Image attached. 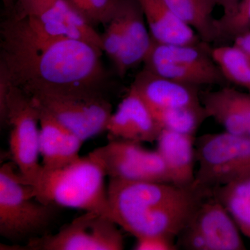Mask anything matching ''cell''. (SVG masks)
<instances>
[{"label":"cell","mask_w":250,"mask_h":250,"mask_svg":"<svg viewBox=\"0 0 250 250\" xmlns=\"http://www.w3.org/2000/svg\"><path fill=\"white\" fill-rule=\"evenodd\" d=\"M1 62L13 85L29 95L41 92L103 95V51L49 34L34 16L9 17L1 24Z\"/></svg>","instance_id":"cell-1"},{"label":"cell","mask_w":250,"mask_h":250,"mask_svg":"<svg viewBox=\"0 0 250 250\" xmlns=\"http://www.w3.org/2000/svg\"><path fill=\"white\" fill-rule=\"evenodd\" d=\"M112 219L136 238L162 235L174 240L187 227L200 203L212 192L194 183H171L109 178Z\"/></svg>","instance_id":"cell-2"},{"label":"cell","mask_w":250,"mask_h":250,"mask_svg":"<svg viewBox=\"0 0 250 250\" xmlns=\"http://www.w3.org/2000/svg\"><path fill=\"white\" fill-rule=\"evenodd\" d=\"M106 172L89 153L58 168L41 170L33 184L35 198L41 203L95 212L112 219Z\"/></svg>","instance_id":"cell-3"},{"label":"cell","mask_w":250,"mask_h":250,"mask_svg":"<svg viewBox=\"0 0 250 250\" xmlns=\"http://www.w3.org/2000/svg\"><path fill=\"white\" fill-rule=\"evenodd\" d=\"M7 163L0 168V234L12 242L39 236L53 220L55 206L35 198L32 186Z\"/></svg>","instance_id":"cell-4"},{"label":"cell","mask_w":250,"mask_h":250,"mask_svg":"<svg viewBox=\"0 0 250 250\" xmlns=\"http://www.w3.org/2000/svg\"><path fill=\"white\" fill-rule=\"evenodd\" d=\"M210 45L203 41L195 44L171 45L156 42L151 38L143 68L197 87L226 84L228 81L213 58V47Z\"/></svg>","instance_id":"cell-5"},{"label":"cell","mask_w":250,"mask_h":250,"mask_svg":"<svg viewBox=\"0 0 250 250\" xmlns=\"http://www.w3.org/2000/svg\"><path fill=\"white\" fill-rule=\"evenodd\" d=\"M195 184L214 188L250 178V137L224 131L196 139Z\"/></svg>","instance_id":"cell-6"},{"label":"cell","mask_w":250,"mask_h":250,"mask_svg":"<svg viewBox=\"0 0 250 250\" xmlns=\"http://www.w3.org/2000/svg\"><path fill=\"white\" fill-rule=\"evenodd\" d=\"M6 124L11 126L9 147L13 161L24 180L32 186L42 167L39 163V108L29 95L13 83L6 104Z\"/></svg>","instance_id":"cell-7"},{"label":"cell","mask_w":250,"mask_h":250,"mask_svg":"<svg viewBox=\"0 0 250 250\" xmlns=\"http://www.w3.org/2000/svg\"><path fill=\"white\" fill-rule=\"evenodd\" d=\"M29 96L83 141L106 131L113 113L111 104L103 95L41 92Z\"/></svg>","instance_id":"cell-8"},{"label":"cell","mask_w":250,"mask_h":250,"mask_svg":"<svg viewBox=\"0 0 250 250\" xmlns=\"http://www.w3.org/2000/svg\"><path fill=\"white\" fill-rule=\"evenodd\" d=\"M118 225L106 215L85 211L54 234L30 238L32 250H122L124 238Z\"/></svg>","instance_id":"cell-9"},{"label":"cell","mask_w":250,"mask_h":250,"mask_svg":"<svg viewBox=\"0 0 250 250\" xmlns=\"http://www.w3.org/2000/svg\"><path fill=\"white\" fill-rule=\"evenodd\" d=\"M90 153L101 164L109 178L171 183L162 156L157 150L143 147L141 143L111 139L108 144Z\"/></svg>","instance_id":"cell-10"},{"label":"cell","mask_w":250,"mask_h":250,"mask_svg":"<svg viewBox=\"0 0 250 250\" xmlns=\"http://www.w3.org/2000/svg\"><path fill=\"white\" fill-rule=\"evenodd\" d=\"M187 227L204 238L208 250H246L236 222L213 192L199 205Z\"/></svg>","instance_id":"cell-11"},{"label":"cell","mask_w":250,"mask_h":250,"mask_svg":"<svg viewBox=\"0 0 250 250\" xmlns=\"http://www.w3.org/2000/svg\"><path fill=\"white\" fill-rule=\"evenodd\" d=\"M162 129L147 105L131 88L106 126L111 139L141 143L156 142Z\"/></svg>","instance_id":"cell-12"},{"label":"cell","mask_w":250,"mask_h":250,"mask_svg":"<svg viewBox=\"0 0 250 250\" xmlns=\"http://www.w3.org/2000/svg\"><path fill=\"white\" fill-rule=\"evenodd\" d=\"M151 111L202 106L199 87L156 75L143 68L131 85Z\"/></svg>","instance_id":"cell-13"},{"label":"cell","mask_w":250,"mask_h":250,"mask_svg":"<svg viewBox=\"0 0 250 250\" xmlns=\"http://www.w3.org/2000/svg\"><path fill=\"white\" fill-rule=\"evenodd\" d=\"M36 106L39 111L42 169L58 168L78 159L83 141L53 116Z\"/></svg>","instance_id":"cell-14"},{"label":"cell","mask_w":250,"mask_h":250,"mask_svg":"<svg viewBox=\"0 0 250 250\" xmlns=\"http://www.w3.org/2000/svg\"><path fill=\"white\" fill-rule=\"evenodd\" d=\"M156 142V150L165 161L171 183L182 187L193 185L196 175L195 136L162 129Z\"/></svg>","instance_id":"cell-15"},{"label":"cell","mask_w":250,"mask_h":250,"mask_svg":"<svg viewBox=\"0 0 250 250\" xmlns=\"http://www.w3.org/2000/svg\"><path fill=\"white\" fill-rule=\"evenodd\" d=\"M125 24L121 52L115 67L125 76L131 68L143 62L151 43V36L139 0H122Z\"/></svg>","instance_id":"cell-16"},{"label":"cell","mask_w":250,"mask_h":250,"mask_svg":"<svg viewBox=\"0 0 250 250\" xmlns=\"http://www.w3.org/2000/svg\"><path fill=\"white\" fill-rule=\"evenodd\" d=\"M34 17L49 34L82 41L104 52L102 35L67 0H58L45 12Z\"/></svg>","instance_id":"cell-17"},{"label":"cell","mask_w":250,"mask_h":250,"mask_svg":"<svg viewBox=\"0 0 250 250\" xmlns=\"http://www.w3.org/2000/svg\"><path fill=\"white\" fill-rule=\"evenodd\" d=\"M151 38L171 45L195 44L202 41L195 30L183 22L163 0H139Z\"/></svg>","instance_id":"cell-18"},{"label":"cell","mask_w":250,"mask_h":250,"mask_svg":"<svg viewBox=\"0 0 250 250\" xmlns=\"http://www.w3.org/2000/svg\"><path fill=\"white\" fill-rule=\"evenodd\" d=\"M200 98L207 116L221 125L225 131L250 137V118L235 103L228 86L215 91L201 92Z\"/></svg>","instance_id":"cell-19"},{"label":"cell","mask_w":250,"mask_h":250,"mask_svg":"<svg viewBox=\"0 0 250 250\" xmlns=\"http://www.w3.org/2000/svg\"><path fill=\"white\" fill-rule=\"evenodd\" d=\"M183 22L197 33L202 41L215 43V0H163Z\"/></svg>","instance_id":"cell-20"},{"label":"cell","mask_w":250,"mask_h":250,"mask_svg":"<svg viewBox=\"0 0 250 250\" xmlns=\"http://www.w3.org/2000/svg\"><path fill=\"white\" fill-rule=\"evenodd\" d=\"M213 192L232 216L241 232L250 238V178L215 187Z\"/></svg>","instance_id":"cell-21"},{"label":"cell","mask_w":250,"mask_h":250,"mask_svg":"<svg viewBox=\"0 0 250 250\" xmlns=\"http://www.w3.org/2000/svg\"><path fill=\"white\" fill-rule=\"evenodd\" d=\"M212 56L228 82L250 90V57L236 45L213 47Z\"/></svg>","instance_id":"cell-22"},{"label":"cell","mask_w":250,"mask_h":250,"mask_svg":"<svg viewBox=\"0 0 250 250\" xmlns=\"http://www.w3.org/2000/svg\"><path fill=\"white\" fill-rule=\"evenodd\" d=\"M152 113L163 129L194 136L200 125L208 118L203 105L165 108Z\"/></svg>","instance_id":"cell-23"},{"label":"cell","mask_w":250,"mask_h":250,"mask_svg":"<svg viewBox=\"0 0 250 250\" xmlns=\"http://www.w3.org/2000/svg\"><path fill=\"white\" fill-rule=\"evenodd\" d=\"M250 31V0H241L232 14L215 18V42L228 45Z\"/></svg>","instance_id":"cell-24"},{"label":"cell","mask_w":250,"mask_h":250,"mask_svg":"<svg viewBox=\"0 0 250 250\" xmlns=\"http://www.w3.org/2000/svg\"><path fill=\"white\" fill-rule=\"evenodd\" d=\"M125 24V14L121 0L116 16L108 23L107 29L102 35L104 52L107 54L113 64L119 57L123 47Z\"/></svg>","instance_id":"cell-25"},{"label":"cell","mask_w":250,"mask_h":250,"mask_svg":"<svg viewBox=\"0 0 250 250\" xmlns=\"http://www.w3.org/2000/svg\"><path fill=\"white\" fill-rule=\"evenodd\" d=\"M58 0H17L9 17L22 19L39 16L55 4Z\"/></svg>","instance_id":"cell-26"},{"label":"cell","mask_w":250,"mask_h":250,"mask_svg":"<svg viewBox=\"0 0 250 250\" xmlns=\"http://www.w3.org/2000/svg\"><path fill=\"white\" fill-rule=\"evenodd\" d=\"M121 0H88L91 23L94 24H107L114 18L119 9Z\"/></svg>","instance_id":"cell-27"},{"label":"cell","mask_w":250,"mask_h":250,"mask_svg":"<svg viewBox=\"0 0 250 250\" xmlns=\"http://www.w3.org/2000/svg\"><path fill=\"white\" fill-rule=\"evenodd\" d=\"M174 240L162 235H149L136 238L135 250H175L178 249Z\"/></svg>","instance_id":"cell-28"},{"label":"cell","mask_w":250,"mask_h":250,"mask_svg":"<svg viewBox=\"0 0 250 250\" xmlns=\"http://www.w3.org/2000/svg\"><path fill=\"white\" fill-rule=\"evenodd\" d=\"M12 82L6 67L0 62V120L1 124H6V104Z\"/></svg>","instance_id":"cell-29"},{"label":"cell","mask_w":250,"mask_h":250,"mask_svg":"<svg viewBox=\"0 0 250 250\" xmlns=\"http://www.w3.org/2000/svg\"><path fill=\"white\" fill-rule=\"evenodd\" d=\"M228 90L235 103L246 112V114L250 118V94L242 93L230 87H228Z\"/></svg>","instance_id":"cell-30"},{"label":"cell","mask_w":250,"mask_h":250,"mask_svg":"<svg viewBox=\"0 0 250 250\" xmlns=\"http://www.w3.org/2000/svg\"><path fill=\"white\" fill-rule=\"evenodd\" d=\"M67 1L92 24L91 12H90L88 0H67Z\"/></svg>","instance_id":"cell-31"},{"label":"cell","mask_w":250,"mask_h":250,"mask_svg":"<svg viewBox=\"0 0 250 250\" xmlns=\"http://www.w3.org/2000/svg\"><path fill=\"white\" fill-rule=\"evenodd\" d=\"M233 45L244 51L250 57V31L237 38L233 41Z\"/></svg>","instance_id":"cell-32"},{"label":"cell","mask_w":250,"mask_h":250,"mask_svg":"<svg viewBox=\"0 0 250 250\" xmlns=\"http://www.w3.org/2000/svg\"><path fill=\"white\" fill-rule=\"evenodd\" d=\"M217 6H221L223 9V15L232 14L241 0H215Z\"/></svg>","instance_id":"cell-33"},{"label":"cell","mask_w":250,"mask_h":250,"mask_svg":"<svg viewBox=\"0 0 250 250\" xmlns=\"http://www.w3.org/2000/svg\"><path fill=\"white\" fill-rule=\"evenodd\" d=\"M1 1H2L3 4H4L5 9L7 12H9V14L11 11H12L17 0H1Z\"/></svg>","instance_id":"cell-34"}]
</instances>
